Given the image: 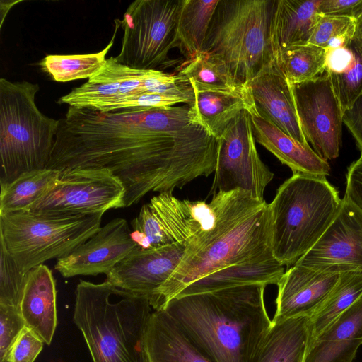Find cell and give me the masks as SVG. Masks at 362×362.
<instances>
[{"mask_svg":"<svg viewBox=\"0 0 362 362\" xmlns=\"http://www.w3.org/2000/svg\"><path fill=\"white\" fill-rule=\"evenodd\" d=\"M40 90L27 81L0 79V184L47 168L59 119L42 114L35 103Z\"/></svg>","mask_w":362,"mask_h":362,"instance_id":"8992f818","label":"cell"},{"mask_svg":"<svg viewBox=\"0 0 362 362\" xmlns=\"http://www.w3.org/2000/svg\"><path fill=\"white\" fill-rule=\"evenodd\" d=\"M182 0H136L120 20L124 33L120 64L137 70H157L177 46V24Z\"/></svg>","mask_w":362,"mask_h":362,"instance_id":"9c48e42d","label":"cell"},{"mask_svg":"<svg viewBox=\"0 0 362 362\" xmlns=\"http://www.w3.org/2000/svg\"><path fill=\"white\" fill-rule=\"evenodd\" d=\"M302 132L323 160H333L341 146L344 112L325 71L316 78L290 84Z\"/></svg>","mask_w":362,"mask_h":362,"instance_id":"4fadbf2b","label":"cell"},{"mask_svg":"<svg viewBox=\"0 0 362 362\" xmlns=\"http://www.w3.org/2000/svg\"><path fill=\"white\" fill-rule=\"evenodd\" d=\"M103 214L52 215L21 211L0 215V243L20 271L71 252L100 228Z\"/></svg>","mask_w":362,"mask_h":362,"instance_id":"ba28073f","label":"cell"},{"mask_svg":"<svg viewBox=\"0 0 362 362\" xmlns=\"http://www.w3.org/2000/svg\"><path fill=\"white\" fill-rule=\"evenodd\" d=\"M25 326L20 308L0 304V362H7L10 349Z\"/></svg>","mask_w":362,"mask_h":362,"instance_id":"d590c367","label":"cell"},{"mask_svg":"<svg viewBox=\"0 0 362 362\" xmlns=\"http://www.w3.org/2000/svg\"><path fill=\"white\" fill-rule=\"evenodd\" d=\"M185 247L181 243L151 249L136 246L106 275L107 280L149 300L177 268Z\"/></svg>","mask_w":362,"mask_h":362,"instance_id":"2e32d148","label":"cell"},{"mask_svg":"<svg viewBox=\"0 0 362 362\" xmlns=\"http://www.w3.org/2000/svg\"><path fill=\"white\" fill-rule=\"evenodd\" d=\"M250 115L255 139L274 155L293 173L326 177L330 166L310 145H303L259 116L253 107Z\"/></svg>","mask_w":362,"mask_h":362,"instance_id":"ffe728a7","label":"cell"},{"mask_svg":"<svg viewBox=\"0 0 362 362\" xmlns=\"http://www.w3.org/2000/svg\"><path fill=\"white\" fill-rule=\"evenodd\" d=\"M214 220L187 245L173 274L149 303L155 310L172 298L251 284L277 285L284 267L272 249L269 206L237 189L213 194Z\"/></svg>","mask_w":362,"mask_h":362,"instance_id":"7a4b0ae2","label":"cell"},{"mask_svg":"<svg viewBox=\"0 0 362 362\" xmlns=\"http://www.w3.org/2000/svg\"><path fill=\"white\" fill-rule=\"evenodd\" d=\"M341 274L293 265L276 285V309L272 320L310 317L326 299Z\"/></svg>","mask_w":362,"mask_h":362,"instance_id":"ac0fdd59","label":"cell"},{"mask_svg":"<svg viewBox=\"0 0 362 362\" xmlns=\"http://www.w3.org/2000/svg\"><path fill=\"white\" fill-rule=\"evenodd\" d=\"M290 84L316 78L325 71L326 49L310 43L291 47L275 59Z\"/></svg>","mask_w":362,"mask_h":362,"instance_id":"1f68e13d","label":"cell"},{"mask_svg":"<svg viewBox=\"0 0 362 362\" xmlns=\"http://www.w3.org/2000/svg\"><path fill=\"white\" fill-rule=\"evenodd\" d=\"M361 296L362 272L342 273L326 299L310 316L313 339L351 307Z\"/></svg>","mask_w":362,"mask_h":362,"instance_id":"4dcf8cb0","label":"cell"},{"mask_svg":"<svg viewBox=\"0 0 362 362\" xmlns=\"http://www.w3.org/2000/svg\"><path fill=\"white\" fill-rule=\"evenodd\" d=\"M217 140L216 164L210 193L213 195L220 191L240 189L264 201L265 188L274 175L259 156L247 110H243Z\"/></svg>","mask_w":362,"mask_h":362,"instance_id":"8fae6325","label":"cell"},{"mask_svg":"<svg viewBox=\"0 0 362 362\" xmlns=\"http://www.w3.org/2000/svg\"><path fill=\"white\" fill-rule=\"evenodd\" d=\"M295 264L337 273L362 272V211L344 196L327 229Z\"/></svg>","mask_w":362,"mask_h":362,"instance_id":"5bb4252c","label":"cell"},{"mask_svg":"<svg viewBox=\"0 0 362 362\" xmlns=\"http://www.w3.org/2000/svg\"><path fill=\"white\" fill-rule=\"evenodd\" d=\"M44 344L34 331L25 326L10 349L7 362H34Z\"/></svg>","mask_w":362,"mask_h":362,"instance_id":"8d00e7d4","label":"cell"},{"mask_svg":"<svg viewBox=\"0 0 362 362\" xmlns=\"http://www.w3.org/2000/svg\"><path fill=\"white\" fill-rule=\"evenodd\" d=\"M60 171L45 168L26 173L1 185L0 215L28 211L55 185Z\"/></svg>","mask_w":362,"mask_h":362,"instance_id":"f1b7e54d","label":"cell"},{"mask_svg":"<svg viewBox=\"0 0 362 362\" xmlns=\"http://www.w3.org/2000/svg\"><path fill=\"white\" fill-rule=\"evenodd\" d=\"M276 0H220L202 52L221 59L245 85L273 60L269 32Z\"/></svg>","mask_w":362,"mask_h":362,"instance_id":"52a82bcc","label":"cell"},{"mask_svg":"<svg viewBox=\"0 0 362 362\" xmlns=\"http://www.w3.org/2000/svg\"><path fill=\"white\" fill-rule=\"evenodd\" d=\"M20 310L26 326L49 345L57 325V291L52 272L45 264L27 273Z\"/></svg>","mask_w":362,"mask_h":362,"instance_id":"44dd1931","label":"cell"},{"mask_svg":"<svg viewBox=\"0 0 362 362\" xmlns=\"http://www.w3.org/2000/svg\"><path fill=\"white\" fill-rule=\"evenodd\" d=\"M146 346L149 362H212L163 309L151 313Z\"/></svg>","mask_w":362,"mask_h":362,"instance_id":"d4e9b609","label":"cell"},{"mask_svg":"<svg viewBox=\"0 0 362 362\" xmlns=\"http://www.w3.org/2000/svg\"><path fill=\"white\" fill-rule=\"evenodd\" d=\"M343 122L354 138L362 153V95L344 112Z\"/></svg>","mask_w":362,"mask_h":362,"instance_id":"ab89813d","label":"cell"},{"mask_svg":"<svg viewBox=\"0 0 362 362\" xmlns=\"http://www.w3.org/2000/svg\"><path fill=\"white\" fill-rule=\"evenodd\" d=\"M180 83L194 90L246 93L247 88L239 82L224 62L216 56L202 52L188 59L176 74Z\"/></svg>","mask_w":362,"mask_h":362,"instance_id":"4316f807","label":"cell"},{"mask_svg":"<svg viewBox=\"0 0 362 362\" xmlns=\"http://www.w3.org/2000/svg\"><path fill=\"white\" fill-rule=\"evenodd\" d=\"M194 99L189 105L192 121L217 139L243 110L254 107L249 91L230 93L194 90Z\"/></svg>","mask_w":362,"mask_h":362,"instance_id":"484cf974","label":"cell"},{"mask_svg":"<svg viewBox=\"0 0 362 362\" xmlns=\"http://www.w3.org/2000/svg\"><path fill=\"white\" fill-rule=\"evenodd\" d=\"M137 69L118 62L115 57L106 59L101 69L79 87L62 96L58 103L75 107L95 109L114 100L133 93V78Z\"/></svg>","mask_w":362,"mask_h":362,"instance_id":"603a6c76","label":"cell"},{"mask_svg":"<svg viewBox=\"0 0 362 362\" xmlns=\"http://www.w3.org/2000/svg\"><path fill=\"white\" fill-rule=\"evenodd\" d=\"M217 147L192 121L189 105L116 112L69 106L47 168L107 170L124 186L128 207L214 173Z\"/></svg>","mask_w":362,"mask_h":362,"instance_id":"6da1fadb","label":"cell"},{"mask_svg":"<svg viewBox=\"0 0 362 362\" xmlns=\"http://www.w3.org/2000/svg\"><path fill=\"white\" fill-rule=\"evenodd\" d=\"M131 233L125 219H112L69 255L58 259L54 268L65 278L107 275L137 246Z\"/></svg>","mask_w":362,"mask_h":362,"instance_id":"9a60e30c","label":"cell"},{"mask_svg":"<svg viewBox=\"0 0 362 362\" xmlns=\"http://www.w3.org/2000/svg\"><path fill=\"white\" fill-rule=\"evenodd\" d=\"M320 0H276L269 38L274 60L285 49L309 43L320 16Z\"/></svg>","mask_w":362,"mask_h":362,"instance_id":"7402d4cb","label":"cell"},{"mask_svg":"<svg viewBox=\"0 0 362 362\" xmlns=\"http://www.w3.org/2000/svg\"><path fill=\"white\" fill-rule=\"evenodd\" d=\"M344 196L362 211V153L348 168Z\"/></svg>","mask_w":362,"mask_h":362,"instance_id":"f35d334b","label":"cell"},{"mask_svg":"<svg viewBox=\"0 0 362 362\" xmlns=\"http://www.w3.org/2000/svg\"><path fill=\"white\" fill-rule=\"evenodd\" d=\"M318 11L321 15L348 16L357 21L362 16V0H320Z\"/></svg>","mask_w":362,"mask_h":362,"instance_id":"74e56055","label":"cell"},{"mask_svg":"<svg viewBox=\"0 0 362 362\" xmlns=\"http://www.w3.org/2000/svg\"><path fill=\"white\" fill-rule=\"evenodd\" d=\"M266 286L251 284L176 296L162 309L212 362H251L272 325Z\"/></svg>","mask_w":362,"mask_h":362,"instance_id":"3957f363","label":"cell"},{"mask_svg":"<svg viewBox=\"0 0 362 362\" xmlns=\"http://www.w3.org/2000/svg\"><path fill=\"white\" fill-rule=\"evenodd\" d=\"M362 345V296L312 339L304 362H353Z\"/></svg>","mask_w":362,"mask_h":362,"instance_id":"d6986e66","label":"cell"},{"mask_svg":"<svg viewBox=\"0 0 362 362\" xmlns=\"http://www.w3.org/2000/svg\"><path fill=\"white\" fill-rule=\"evenodd\" d=\"M246 86L259 116L300 144L309 145L301 130L291 85L275 60Z\"/></svg>","mask_w":362,"mask_h":362,"instance_id":"e0dca14e","label":"cell"},{"mask_svg":"<svg viewBox=\"0 0 362 362\" xmlns=\"http://www.w3.org/2000/svg\"><path fill=\"white\" fill-rule=\"evenodd\" d=\"M124 194L122 182L107 170H66L28 211L52 215L104 214L125 207Z\"/></svg>","mask_w":362,"mask_h":362,"instance_id":"7c38bea8","label":"cell"},{"mask_svg":"<svg viewBox=\"0 0 362 362\" xmlns=\"http://www.w3.org/2000/svg\"><path fill=\"white\" fill-rule=\"evenodd\" d=\"M341 199L326 177L293 173L269 204L272 249L284 267H292L319 240L335 217Z\"/></svg>","mask_w":362,"mask_h":362,"instance_id":"5b68a950","label":"cell"},{"mask_svg":"<svg viewBox=\"0 0 362 362\" xmlns=\"http://www.w3.org/2000/svg\"><path fill=\"white\" fill-rule=\"evenodd\" d=\"M214 218L210 203L180 199L171 192L159 193L143 205L131 221V236L142 249L174 243L187 246L196 235L211 226Z\"/></svg>","mask_w":362,"mask_h":362,"instance_id":"30bf717a","label":"cell"},{"mask_svg":"<svg viewBox=\"0 0 362 362\" xmlns=\"http://www.w3.org/2000/svg\"><path fill=\"white\" fill-rule=\"evenodd\" d=\"M27 274L22 273L0 243V304L20 308Z\"/></svg>","mask_w":362,"mask_h":362,"instance_id":"836d02e7","label":"cell"},{"mask_svg":"<svg viewBox=\"0 0 362 362\" xmlns=\"http://www.w3.org/2000/svg\"><path fill=\"white\" fill-rule=\"evenodd\" d=\"M312 339L309 316L272 320L251 362H304Z\"/></svg>","mask_w":362,"mask_h":362,"instance_id":"cb8c5ba5","label":"cell"},{"mask_svg":"<svg viewBox=\"0 0 362 362\" xmlns=\"http://www.w3.org/2000/svg\"><path fill=\"white\" fill-rule=\"evenodd\" d=\"M113 35L108 45L101 51L86 54H49L40 62L41 69L55 81L67 82L90 78L98 73L106 60L105 57L114 44L117 32L121 27L120 20L116 19Z\"/></svg>","mask_w":362,"mask_h":362,"instance_id":"f546056e","label":"cell"},{"mask_svg":"<svg viewBox=\"0 0 362 362\" xmlns=\"http://www.w3.org/2000/svg\"><path fill=\"white\" fill-rule=\"evenodd\" d=\"M356 21L348 16L320 14L309 43L325 49L331 40L354 34Z\"/></svg>","mask_w":362,"mask_h":362,"instance_id":"e575fe53","label":"cell"},{"mask_svg":"<svg viewBox=\"0 0 362 362\" xmlns=\"http://www.w3.org/2000/svg\"><path fill=\"white\" fill-rule=\"evenodd\" d=\"M147 298L106 279H81L75 291L73 321L93 362H149L146 338L151 315Z\"/></svg>","mask_w":362,"mask_h":362,"instance_id":"277c9868","label":"cell"},{"mask_svg":"<svg viewBox=\"0 0 362 362\" xmlns=\"http://www.w3.org/2000/svg\"><path fill=\"white\" fill-rule=\"evenodd\" d=\"M350 47L353 58L348 69L340 74L329 76L343 112L362 95V16L356 21Z\"/></svg>","mask_w":362,"mask_h":362,"instance_id":"d6a6232c","label":"cell"},{"mask_svg":"<svg viewBox=\"0 0 362 362\" xmlns=\"http://www.w3.org/2000/svg\"><path fill=\"white\" fill-rule=\"evenodd\" d=\"M220 0H182L177 24V44L188 59L202 52Z\"/></svg>","mask_w":362,"mask_h":362,"instance_id":"83f0119b","label":"cell"}]
</instances>
